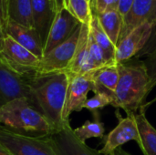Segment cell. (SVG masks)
<instances>
[{
  "label": "cell",
  "instance_id": "ac0fdd59",
  "mask_svg": "<svg viewBox=\"0 0 156 155\" xmlns=\"http://www.w3.org/2000/svg\"><path fill=\"white\" fill-rule=\"evenodd\" d=\"M118 64L112 63L94 70L93 79L95 83L94 93L103 91L113 94L119 81Z\"/></svg>",
  "mask_w": 156,
  "mask_h": 155
},
{
  "label": "cell",
  "instance_id": "e0dca14e",
  "mask_svg": "<svg viewBox=\"0 0 156 155\" xmlns=\"http://www.w3.org/2000/svg\"><path fill=\"white\" fill-rule=\"evenodd\" d=\"M139 132V143H137L144 155H156V129L145 117V113H134Z\"/></svg>",
  "mask_w": 156,
  "mask_h": 155
},
{
  "label": "cell",
  "instance_id": "836d02e7",
  "mask_svg": "<svg viewBox=\"0 0 156 155\" xmlns=\"http://www.w3.org/2000/svg\"><path fill=\"white\" fill-rule=\"evenodd\" d=\"M0 155H10L4 148H3V146L0 144Z\"/></svg>",
  "mask_w": 156,
  "mask_h": 155
},
{
  "label": "cell",
  "instance_id": "9a60e30c",
  "mask_svg": "<svg viewBox=\"0 0 156 155\" xmlns=\"http://www.w3.org/2000/svg\"><path fill=\"white\" fill-rule=\"evenodd\" d=\"M5 31L6 36L12 37L38 58H43L44 44L34 27H27L13 20H8Z\"/></svg>",
  "mask_w": 156,
  "mask_h": 155
},
{
  "label": "cell",
  "instance_id": "7402d4cb",
  "mask_svg": "<svg viewBox=\"0 0 156 155\" xmlns=\"http://www.w3.org/2000/svg\"><path fill=\"white\" fill-rule=\"evenodd\" d=\"M92 121H86L80 127L74 130L75 135L83 143L90 138H103L105 128L101 121L99 111L92 112Z\"/></svg>",
  "mask_w": 156,
  "mask_h": 155
},
{
  "label": "cell",
  "instance_id": "4316f807",
  "mask_svg": "<svg viewBox=\"0 0 156 155\" xmlns=\"http://www.w3.org/2000/svg\"><path fill=\"white\" fill-rule=\"evenodd\" d=\"M118 3L119 0H95L92 11L101 14L109 10H117Z\"/></svg>",
  "mask_w": 156,
  "mask_h": 155
},
{
  "label": "cell",
  "instance_id": "d4e9b609",
  "mask_svg": "<svg viewBox=\"0 0 156 155\" xmlns=\"http://www.w3.org/2000/svg\"><path fill=\"white\" fill-rule=\"evenodd\" d=\"M89 52H90V57L96 69H100L108 64H112L107 61L103 50L94 41V39L90 36V34L89 36Z\"/></svg>",
  "mask_w": 156,
  "mask_h": 155
},
{
  "label": "cell",
  "instance_id": "4fadbf2b",
  "mask_svg": "<svg viewBox=\"0 0 156 155\" xmlns=\"http://www.w3.org/2000/svg\"><path fill=\"white\" fill-rule=\"evenodd\" d=\"M145 22L156 26V0H134L129 13L122 19L119 42L132 30Z\"/></svg>",
  "mask_w": 156,
  "mask_h": 155
},
{
  "label": "cell",
  "instance_id": "9c48e42d",
  "mask_svg": "<svg viewBox=\"0 0 156 155\" xmlns=\"http://www.w3.org/2000/svg\"><path fill=\"white\" fill-rule=\"evenodd\" d=\"M116 115L118 124L104 137L103 147L98 151L101 155H112L118 148L131 141L139 143V132L133 114L127 115L125 118L118 112Z\"/></svg>",
  "mask_w": 156,
  "mask_h": 155
},
{
  "label": "cell",
  "instance_id": "cb8c5ba5",
  "mask_svg": "<svg viewBox=\"0 0 156 155\" xmlns=\"http://www.w3.org/2000/svg\"><path fill=\"white\" fill-rule=\"evenodd\" d=\"M112 102H113V94L109 92L100 91V92H96L92 98L87 100L83 109H87L92 113L98 111L99 110L108 105H112Z\"/></svg>",
  "mask_w": 156,
  "mask_h": 155
},
{
  "label": "cell",
  "instance_id": "f1b7e54d",
  "mask_svg": "<svg viewBox=\"0 0 156 155\" xmlns=\"http://www.w3.org/2000/svg\"><path fill=\"white\" fill-rule=\"evenodd\" d=\"M8 1L9 0H0V16H1L4 24H5V26H6V24L9 20V17H8Z\"/></svg>",
  "mask_w": 156,
  "mask_h": 155
},
{
  "label": "cell",
  "instance_id": "5b68a950",
  "mask_svg": "<svg viewBox=\"0 0 156 155\" xmlns=\"http://www.w3.org/2000/svg\"><path fill=\"white\" fill-rule=\"evenodd\" d=\"M0 61L15 73L31 79L36 75L40 58L6 36L0 52Z\"/></svg>",
  "mask_w": 156,
  "mask_h": 155
},
{
  "label": "cell",
  "instance_id": "d6a6232c",
  "mask_svg": "<svg viewBox=\"0 0 156 155\" xmlns=\"http://www.w3.org/2000/svg\"><path fill=\"white\" fill-rule=\"evenodd\" d=\"M112 155H132L131 153H129L128 152H126L124 149H122V147H120V148H118L114 153H113V154Z\"/></svg>",
  "mask_w": 156,
  "mask_h": 155
},
{
  "label": "cell",
  "instance_id": "30bf717a",
  "mask_svg": "<svg viewBox=\"0 0 156 155\" xmlns=\"http://www.w3.org/2000/svg\"><path fill=\"white\" fill-rule=\"evenodd\" d=\"M30 80L15 73L0 61V108L17 98L30 100Z\"/></svg>",
  "mask_w": 156,
  "mask_h": 155
},
{
  "label": "cell",
  "instance_id": "44dd1931",
  "mask_svg": "<svg viewBox=\"0 0 156 155\" xmlns=\"http://www.w3.org/2000/svg\"><path fill=\"white\" fill-rule=\"evenodd\" d=\"M8 17L18 24L33 27L31 14V0H9Z\"/></svg>",
  "mask_w": 156,
  "mask_h": 155
},
{
  "label": "cell",
  "instance_id": "d590c367",
  "mask_svg": "<svg viewBox=\"0 0 156 155\" xmlns=\"http://www.w3.org/2000/svg\"><path fill=\"white\" fill-rule=\"evenodd\" d=\"M154 30H156V26H154Z\"/></svg>",
  "mask_w": 156,
  "mask_h": 155
},
{
  "label": "cell",
  "instance_id": "603a6c76",
  "mask_svg": "<svg viewBox=\"0 0 156 155\" xmlns=\"http://www.w3.org/2000/svg\"><path fill=\"white\" fill-rule=\"evenodd\" d=\"M65 8L81 24H90L92 16V9L89 0H66Z\"/></svg>",
  "mask_w": 156,
  "mask_h": 155
},
{
  "label": "cell",
  "instance_id": "1f68e13d",
  "mask_svg": "<svg viewBox=\"0 0 156 155\" xmlns=\"http://www.w3.org/2000/svg\"><path fill=\"white\" fill-rule=\"evenodd\" d=\"M65 2H66V0H55L58 12L62 10L63 8H65Z\"/></svg>",
  "mask_w": 156,
  "mask_h": 155
},
{
  "label": "cell",
  "instance_id": "83f0119b",
  "mask_svg": "<svg viewBox=\"0 0 156 155\" xmlns=\"http://www.w3.org/2000/svg\"><path fill=\"white\" fill-rule=\"evenodd\" d=\"M134 0H119L118 3V6H117V11L120 14V16H122V18L123 19L126 15L129 13L133 3Z\"/></svg>",
  "mask_w": 156,
  "mask_h": 155
},
{
  "label": "cell",
  "instance_id": "8992f818",
  "mask_svg": "<svg viewBox=\"0 0 156 155\" xmlns=\"http://www.w3.org/2000/svg\"><path fill=\"white\" fill-rule=\"evenodd\" d=\"M81 25L66 41L57 46L43 56V58L40 59L35 77L61 72L68 69L75 54Z\"/></svg>",
  "mask_w": 156,
  "mask_h": 155
},
{
  "label": "cell",
  "instance_id": "e575fe53",
  "mask_svg": "<svg viewBox=\"0 0 156 155\" xmlns=\"http://www.w3.org/2000/svg\"><path fill=\"white\" fill-rule=\"evenodd\" d=\"M90 1V6H91V9L93 8V6H94V2H95V0H89Z\"/></svg>",
  "mask_w": 156,
  "mask_h": 155
},
{
  "label": "cell",
  "instance_id": "5bb4252c",
  "mask_svg": "<svg viewBox=\"0 0 156 155\" xmlns=\"http://www.w3.org/2000/svg\"><path fill=\"white\" fill-rule=\"evenodd\" d=\"M31 14L33 27L45 45L58 14L55 0H31Z\"/></svg>",
  "mask_w": 156,
  "mask_h": 155
},
{
  "label": "cell",
  "instance_id": "2e32d148",
  "mask_svg": "<svg viewBox=\"0 0 156 155\" xmlns=\"http://www.w3.org/2000/svg\"><path fill=\"white\" fill-rule=\"evenodd\" d=\"M89 36H90L89 25L82 24L80 27V37L75 50V54L68 69L65 70V72H67L69 77L84 74L86 72L97 69L90 57Z\"/></svg>",
  "mask_w": 156,
  "mask_h": 155
},
{
  "label": "cell",
  "instance_id": "52a82bcc",
  "mask_svg": "<svg viewBox=\"0 0 156 155\" xmlns=\"http://www.w3.org/2000/svg\"><path fill=\"white\" fill-rule=\"evenodd\" d=\"M94 70L69 77V83L63 112V119L65 122H69V117L73 112L80 111L88 100L89 92H94Z\"/></svg>",
  "mask_w": 156,
  "mask_h": 155
},
{
  "label": "cell",
  "instance_id": "7a4b0ae2",
  "mask_svg": "<svg viewBox=\"0 0 156 155\" xmlns=\"http://www.w3.org/2000/svg\"><path fill=\"white\" fill-rule=\"evenodd\" d=\"M119 81L113 93V107L123 110L127 115L137 113L145 104L150 93V79L144 61L121 63Z\"/></svg>",
  "mask_w": 156,
  "mask_h": 155
},
{
  "label": "cell",
  "instance_id": "d6986e66",
  "mask_svg": "<svg viewBox=\"0 0 156 155\" xmlns=\"http://www.w3.org/2000/svg\"><path fill=\"white\" fill-rule=\"evenodd\" d=\"M89 29H90V34L94 39V41L103 50L107 61L109 63H116L115 62L116 47L113 45V43L111 41V39L103 30L97 15L93 11H92V16L90 22L89 24Z\"/></svg>",
  "mask_w": 156,
  "mask_h": 155
},
{
  "label": "cell",
  "instance_id": "277c9868",
  "mask_svg": "<svg viewBox=\"0 0 156 155\" xmlns=\"http://www.w3.org/2000/svg\"><path fill=\"white\" fill-rule=\"evenodd\" d=\"M0 144L10 155H58L48 136H31L0 125Z\"/></svg>",
  "mask_w": 156,
  "mask_h": 155
},
{
  "label": "cell",
  "instance_id": "8fae6325",
  "mask_svg": "<svg viewBox=\"0 0 156 155\" xmlns=\"http://www.w3.org/2000/svg\"><path fill=\"white\" fill-rule=\"evenodd\" d=\"M49 138L58 155H101L75 135L69 122L61 130L50 134Z\"/></svg>",
  "mask_w": 156,
  "mask_h": 155
},
{
  "label": "cell",
  "instance_id": "4dcf8cb0",
  "mask_svg": "<svg viewBox=\"0 0 156 155\" xmlns=\"http://www.w3.org/2000/svg\"><path fill=\"white\" fill-rule=\"evenodd\" d=\"M156 102V96L152 100H150L149 102H147V103H145L142 108H141V110H140V112H144V113H145V111H146V110L150 107V106H152L153 104H154Z\"/></svg>",
  "mask_w": 156,
  "mask_h": 155
},
{
  "label": "cell",
  "instance_id": "ffe728a7",
  "mask_svg": "<svg viewBox=\"0 0 156 155\" xmlns=\"http://www.w3.org/2000/svg\"><path fill=\"white\" fill-rule=\"evenodd\" d=\"M94 12V11H93ZM99 18V21L115 47L119 43V38L122 27V18L117 10H109L101 14L95 13Z\"/></svg>",
  "mask_w": 156,
  "mask_h": 155
},
{
  "label": "cell",
  "instance_id": "ba28073f",
  "mask_svg": "<svg viewBox=\"0 0 156 155\" xmlns=\"http://www.w3.org/2000/svg\"><path fill=\"white\" fill-rule=\"evenodd\" d=\"M154 25L145 22L132 30L122 38L116 47L115 62L126 63L144 49L149 42L154 28Z\"/></svg>",
  "mask_w": 156,
  "mask_h": 155
},
{
  "label": "cell",
  "instance_id": "f546056e",
  "mask_svg": "<svg viewBox=\"0 0 156 155\" xmlns=\"http://www.w3.org/2000/svg\"><path fill=\"white\" fill-rule=\"evenodd\" d=\"M5 24L0 16V52L2 51L3 49V46H4V41H5V38L6 37L5 35Z\"/></svg>",
  "mask_w": 156,
  "mask_h": 155
},
{
  "label": "cell",
  "instance_id": "7c38bea8",
  "mask_svg": "<svg viewBox=\"0 0 156 155\" xmlns=\"http://www.w3.org/2000/svg\"><path fill=\"white\" fill-rule=\"evenodd\" d=\"M81 23L66 8L58 11L44 45V55L66 41Z\"/></svg>",
  "mask_w": 156,
  "mask_h": 155
},
{
  "label": "cell",
  "instance_id": "484cf974",
  "mask_svg": "<svg viewBox=\"0 0 156 155\" xmlns=\"http://www.w3.org/2000/svg\"><path fill=\"white\" fill-rule=\"evenodd\" d=\"M144 64L145 65L150 79L149 90L151 92L156 86V47L149 52L146 59L144 61Z\"/></svg>",
  "mask_w": 156,
  "mask_h": 155
},
{
  "label": "cell",
  "instance_id": "6da1fadb",
  "mask_svg": "<svg viewBox=\"0 0 156 155\" xmlns=\"http://www.w3.org/2000/svg\"><path fill=\"white\" fill-rule=\"evenodd\" d=\"M69 77L65 71L38 76L30 80L32 105L48 122L54 132L69 122H65L63 112Z\"/></svg>",
  "mask_w": 156,
  "mask_h": 155
},
{
  "label": "cell",
  "instance_id": "3957f363",
  "mask_svg": "<svg viewBox=\"0 0 156 155\" xmlns=\"http://www.w3.org/2000/svg\"><path fill=\"white\" fill-rule=\"evenodd\" d=\"M0 125L18 133L48 136L54 130L28 98L15 99L0 108Z\"/></svg>",
  "mask_w": 156,
  "mask_h": 155
}]
</instances>
